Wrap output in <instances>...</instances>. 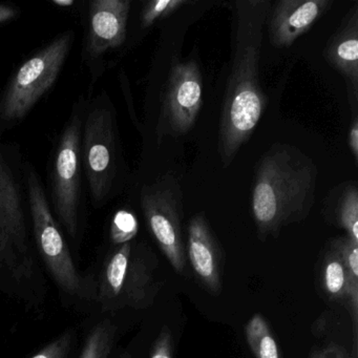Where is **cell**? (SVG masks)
Listing matches in <instances>:
<instances>
[{
  "instance_id": "cell-8",
  "label": "cell",
  "mask_w": 358,
  "mask_h": 358,
  "mask_svg": "<svg viewBox=\"0 0 358 358\" xmlns=\"http://www.w3.org/2000/svg\"><path fill=\"white\" fill-rule=\"evenodd\" d=\"M140 205L150 236L180 275L187 273L183 232V189L179 179L166 173L142 186Z\"/></svg>"
},
{
  "instance_id": "cell-26",
  "label": "cell",
  "mask_w": 358,
  "mask_h": 358,
  "mask_svg": "<svg viewBox=\"0 0 358 358\" xmlns=\"http://www.w3.org/2000/svg\"><path fill=\"white\" fill-rule=\"evenodd\" d=\"M119 358H133V356H131V354L129 353V351H127L124 352V353L121 354V356Z\"/></svg>"
},
{
  "instance_id": "cell-23",
  "label": "cell",
  "mask_w": 358,
  "mask_h": 358,
  "mask_svg": "<svg viewBox=\"0 0 358 358\" xmlns=\"http://www.w3.org/2000/svg\"><path fill=\"white\" fill-rule=\"evenodd\" d=\"M348 145L350 152L353 155L356 164L358 161V116L357 113H353L351 124H350L349 134H348Z\"/></svg>"
},
{
  "instance_id": "cell-22",
  "label": "cell",
  "mask_w": 358,
  "mask_h": 358,
  "mask_svg": "<svg viewBox=\"0 0 358 358\" xmlns=\"http://www.w3.org/2000/svg\"><path fill=\"white\" fill-rule=\"evenodd\" d=\"M309 358H349L345 348L335 343L312 350Z\"/></svg>"
},
{
  "instance_id": "cell-12",
  "label": "cell",
  "mask_w": 358,
  "mask_h": 358,
  "mask_svg": "<svg viewBox=\"0 0 358 358\" xmlns=\"http://www.w3.org/2000/svg\"><path fill=\"white\" fill-rule=\"evenodd\" d=\"M131 3L129 0H94L89 6V28L83 54L93 64L125 43Z\"/></svg>"
},
{
  "instance_id": "cell-19",
  "label": "cell",
  "mask_w": 358,
  "mask_h": 358,
  "mask_svg": "<svg viewBox=\"0 0 358 358\" xmlns=\"http://www.w3.org/2000/svg\"><path fill=\"white\" fill-rule=\"evenodd\" d=\"M188 3H189L188 0H150V1H148L144 3L143 10H142V28H150L156 22L166 20Z\"/></svg>"
},
{
  "instance_id": "cell-4",
  "label": "cell",
  "mask_w": 358,
  "mask_h": 358,
  "mask_svg": "<svg viewBox=\"0 0 358 358\" xmlns=\"http://www.w3.org/2000/svg\"><path fill=\"white\" fill-rule=\"evenodd\" d=\"M81 160L92 205L103 207L122 189L127 177L116 108L104 92L85 104Z\"/></svg>"
},
{
  "instance_id": "cell-16",
  "label": "cell",
  "mask_w": 358,
  "mask_h": 358,
  "mask_svg": "<svg viewBox=\"0 0 358 358\" xmlns=\"http://www.w3.org/2000/svg\"><path fill=\"white\" fill-rule=\"evenodd\" d=\"M245 336L255 358H282L273 332L261 313L255 314L247 322Z\"/></svg>"
},
{
  "instance_id": "cell-3",
  "label": "cell",
  "mask_w": 358,
  "mask_h": 358,
  "mask_svg": "<svg viewBox=\"0 0 358 358\" xmlns=\"http://www.w3.org/2000/svg\"><path fill=\"white\" fill-rule=\"evenodd\" d=\"M318 171L311 158L289 144H273L257 162L253 178V220L261 240L305 221L315 203Z\"/></svg>"
},
{
  "instance_id": "cell-7",
  "label": "cell",
  "mask_w": 358,
  "mask_h": 358,
  "mask_svg": "<svg viewBox=\"0 0 358 358\" xmlns=\"http://www.w3.org/2000/svg\"><path fill=\"white\" fill-rule=\"evenodd\" d=\"M74 33L56 37L20 66L0 100V119L22 120L55 85L72 49Z\"/></svg>"
},
{
  "instance_id": "cell-5",
  "label": "cell",
  "mask_w": 358,
  "mask_h": 358,
  "mask_svg": "<svg viewBox=\"0 0 358 358\" xmlns=\"http://www.w3.org/2000/svg\"><path fill=\"white\" fill-rule=\"evenodd\" d=\"M158 266V257L145 242L135 238L115 246L96 282V303L104 312L152 307L162 287Z\"/></svg>"
},
{
  "instance_id": "cell-25",
  "label": "cell",
  "mask_w": 358,
  "mask_h": 358,
  "mask_svg": "<svg viewBox=\"0 0 358 358\" xmlns=\"http://www.w3.org/2000/svg\"><path fill=\"white\" fill-rule=\"evenodd\" d=\"M54 5L58 6V7H71L74 6L75 3L73 0H53Z\"/></svg>"
},
{
  "instance_id": "cell-20",
  "label": "cell",
  "mask_w": 358,
  "mask_h": 358,
  "mask_svg": "<svg viewBox=\"0 0 358 358\" xmlns=\"http://www.w3.org/2000/svg\"><path fill=\"white\" fill-rule=\"evenodd\" d=\"M74 333L69 330L48 343L31 358H66L71 351Z\"/></svg>"
},
{
  "instance_id": "cell-21",
  "label": "cell",
  "mask_w": 358,
  "mask_h": 358,
  "mask_svg": "<svg viewBox=\"0 0 358 358\" xmlns=\"http://www.w3.org/2000/svg\"><path fill=\"white\" fill-rule=\"evenodd\" d=\"M150 358H173V335L166 324L161 328L152 345Z\"/></svg>"
},
{
  "instance_id": "cell-1",
  "label": "cell",
  "mask_w": 358,
  "mask_h": 358,
  "mask_svg": "<svg viewBox=\"0 0 358 358\" xmlns=\"http://www.w3.org/2000/svg\"><path fill=\"white\" fill-rule=\"evenodd\" d=\"M234 58L220 122L219 152L228 167L250 139L267 106L259 81L263 30L271 9L268 0L234 3Z\"/></svg>"
},
{
  "instance_id": "cell-15",
  "label": "cell",
  "mask_w": 358,
  "mask_h": 358,
  "mask_svg": "<svg viewBox=\"0 0 358 358\" xmlns=\"http://www.w3.org/2000/svg\"><path fill=\"white\" fill-rule=\"evenodd\" d=\"M322 215L331 225L343 229L358 243V188L355 182L338 184L322 203Z\"/></svg>"
},
{
  "instance_id": "cell-18",
  "label": "cell",
  "mask_w": 358,
  "mask_h": 358,
  "mask_svg": "<svg viewBox=\"0 0 358 358\" xmlns=\"http://www.w3.org/2000/svg\"><path fill=\"white\" fill-rule=\"evenodd\" d=\"M139 230L137 217L133 211L120 209L115 213L110 223V242L118 246L135 240Z\"/></svg>"
},
{
  "instance_id": "cell-9",
  "label": "cell",
  "mask_w": 358,
  "mask_h": 358,
  "mask_svg": "<svg viewBox=\"0 0 358 358\" xmlns=\"http://www.w3.org/2000/svg\"><path fill=\"white\" fill-rule=\"evenodd\" d=\"M75 106L54 152L51 167V196L54 213L62 227L76 238L81 206V134L85 106Z\"/></svg>"
},
{
  "instance_id": "cell-2",
  "label": "cell",
  "mask_w": 358,
  "mask_h": 358,
  "mask_svg": "<svg viewBox=\"0 0 358 358\" xmlns=\"http://www.w3.org/2000/svg\"><path fill=\"white\" fill-rule=\"evenodd\" d=\"M24 167L0 142V295L35 308L45 299V280L31 246Z\"/></svg>"
},
{
  "instance_id": "cell-24",
  "label": "cell",
  "mask_w": 358,
  "mask_h": 358,
  "mask_svg": "<svg viewBox=\"0 0 358 358\" xmlns=\"http://www.w3.org/2000/svg\"><path fill=\"white\" fill-rule=\"evenodd\" d=\"M20 15V9L13 6L0 3V24L11 22Z\"/></svg>"
},
{
  "instance_id": "cell-17",
  "label": "cell",
  "mask_w": 358,
  "mask_h": 358,
  "mask_svg": "<svg viewBox=\"0 0 358 358\" xmlns=\"http://www.w3.org/2000/svg\"><path fill=\"white\" fill-rule=\"evenodd\" d=\"M117 326L110 320L92 329L79 358H108L116 341Z\"/></svg>"
},
{
  "instance_id": "cell-13",
  "label": "cell",
  "mask_w": 358,
  "mask_h": 358,
  "mask_svg": "<svg viewBox=\"0 0 358 358\" xmlns=\"http://www.w3.org/2000/svg\"><path fill=\"white\" fill-rule=\"evenodd\" d=\"M332 0H280L270 9L272 45L287 48L307 33L332 6Z\"/></svg>"
},
{
  "instance_id": "cell-6",
  "label": "cell",
  "mask_w": 358,
  "mask_h": 358,
  "mask_svg": "<svg viewBox=\"0 0 358 358\" xmlns=\"http://www.w3.org/2000/svg\"><path fill=\"white\" fill-rule=\"evenodd\" d=\"M24 175L35 243L54 282L68 296L96 303V282L93 278L81 275L77 269L68 243L52 213L38 173L26 163Z\"/></svg>"
},
{
  "instance_id": "cell-14",
  "label": "cell",
  "mask_w": 358,
  "mask_h": 358,
  "mask_svg": "<svg viewBox=\"0 0 358 358\" xmlns=\"http://www.w3.org/2000/svg\"><path fill=\"white\" fill-rule=\"evenodd\" d=\"M324 58L345 79L353 113L358 106V3L348 12L324 48Z\"/></svg>"
},
{
  "instance_id": "cell-10",
  "label": "cell",
  "mask_w": 358,
  "mask_h": 358,
  "mask_svg": "<svg viewBox=\"0 0 358 358\" xmlns=\"http://www.w3.org/2000/svg\"><path fill=\"white\" fill-rule=\"evenodd\" d=\"M203 79L194 60L173 64L165 85L162 120L175 135H185L196 123L202 106Z\"/></svg>"
},
{
  "instance_id": "cell-11",
  "label": "cell",
  "mask_w": 358,
  "mask_h": 358,
  "mask_svg": "<svg viewBox=\"0 0 358 358\" xmlns=\"http://www.w3.org/2000/svg\"><path fill=\"white\" fill-rule=\"evenodd\" d=\"M185 252L199 285L210 294L219 295L223 290L225 252L204 213H196L188 222Z\"/></svg>"
}]
</instances>
